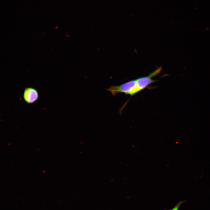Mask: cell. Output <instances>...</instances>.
I'll list each match as a JSON object with an SVG mask.
<instances>
[{"instance_id": "cell-1", "label": "cell", "mask_w": 210, "mask_h": 210, "mask_svg": "<svg viewBox=\"0 0 210 210\" xmlns=\"http://www.w3.org/2000/svg\"><path fill=\"white\" fill-rule=\"evenodd\" d=\"M106 90L114 96L120 92L132 96L138 92L136 80H130L118 86H111Z\"/></svg>"}, {"instance_id": "cell-2", "label": "cell", "mask_w": 210, "mask_h": 210, "mask_svg": "<svg viewBox=\"0 0 210 210\" xmlns=\"http://www.w3.org/2000/svg\"><path fill=\"white\" fill-rule=\"evenodd\" d=\"M162 69L160 67L147 76L141 77L136 79V87L138 92L147 87L150 84L156 81L152 78L159 73Z\"/></svg>"}, {"instance_id": "cell-3", "label": "cell", "mask_w": 210, "mask_h": 210, "mask_svg": "<svg viewBox=\"0 0 210 210\" xmlns=\"http://www.w3.org/2000/svg\"><path fill=\"white\" fill-rule=\"evenodd\" d=\"M39 97L38 93L35 88L32 87L26 88L24 92L23 98L25 101L29 104L36 102Z\"/></svg>"}, {"instance_id": "cell-4", "label": "cell", "mask_w": 210, "mask_h": 210, "mask_svg": "<svg viewBox=\"0 0 210 210\" xmlns=\"http://www.w3.org/2000/svg\"><path fill=\"white\" fill-rule=\"evenodd\" d=\"M185 202L184 201H180L177 204L174 208L171 210H178L180 206L183 203Z\"/></svg>"}]
</instances>
